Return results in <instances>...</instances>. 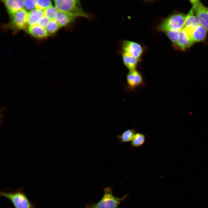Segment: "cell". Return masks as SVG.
Returning <instances> with one entry per match:
<instances>
[{"label":"cell","mask_w":208,"mask_h":208,"mask_svg":"<svg viewBox=\"0 0 208 208\" xmlns=\"http://www.w3.org/2000/svg\"><path fill=\"white\" fill-rule=\"evenodd\" d=\"M1 197L9 199L15 208H36L34 203L31 202L22 188L15 190L7 189L0 193Z\"/></svg>","instance_id":"6da1fadb"},{"label":"cell","mask_w":208,"mask_h":208,"mask_svg":"<svg viewBox=\"0 0 208 208\" xmlns=\"http://www.w3.org/2000/svg\"><path fill=\"white\" fill-rule=\"evenodd\" d=\"M55 7L58 10L73 18L83 17L88 18V15L83 9L78 0H55Z\"/></svg>","instance_id":"7a4b0ae2"},{"label":"cell","mask_w":208,"mask_h":208,"mask_svg":"<svg viewBox=\"0 0 208 208\" xmlns=\"http://www.w3.org/2000/svg\"><path fill=\"white\" fill-rule=\"evenodd\" d=\"M187 15L180 12L173 14L161 21L157 30L164 32L168 31H180L184 27Z\"/></svg>","instance_id":"3957f363"},{"label":"cell","mask_w":208,"mask_h":208,"mask_svg":"<svg viewBox=\"0 0 208 208\" xmlns=\"http://www.w3.org/2000/svg\"><path fill=\"white\" fill-rule=\"evenodd\" d=\"M103 190L104 194L101 199L96 203L88 204L86 208H118V204L127 196L126 195L120 198L115 196L109 187L104 188Z\"/></svg>","instance_id":"277c9868"},{"label":"cell","mask_w":208,"mask_h":208,"mask_svg":"<svg viewBox=\"0 0 208 208\" xmlns=\"http://www.w3.org/2000/svg\"><path fill=\"white\" fill-rule=\"evenodd\" d=\"M29 13L23 9L15 14L11 18L9 25L14 30H18L27 29Z\"/></svg>","instance_id":"5b68a950"},{"label":"cell","mask_w":208,"mask_h":208,"mask_svg":"<svg viewBox=\"0 0 208 208\" xmlns=\"http://www.w3.org/2000/svg\"><path fill=\"white\" fill-rule=\"evenodd\" d=\"M192 8L198 17L201 25L208 31V8L199 0H190Z\"/></svg>","instance_id":"8992f818"},{"label":"cell","mask_w":208,"mask_h":208,"mask_svg":"<svg viewBox=\"0 0 208 208\" xmlns=\"http://www.w3.org/2000/svg\"><path fill=\"white\" fill-rule=\"evenodd\" d=\"M123 51L133 56L138 61L140 60L143 53V49L139 43L129 40L123 41Z\"/></svg>","instance_id":"52a82bcc"},{"label":"cell","mask_w":208,"mask_h":208,"mask_svg":"<svg viewBox=\"0 0 208 208\" xmlns=\"http://www.w3.org/2000/svg\"><path fill=\"white\" fill-rule=\"evenodd\" d=\"M193 44L189 34L183 28L179 32V39L175 47L176 49L185 51Z\"/></svg>","instance_id":"ba28073f"},{"label":"cell","mask_w":208,"mask_h":208,"mask_svg":"<svg viewBox=\"0 0 208 208\" xmlns=\"http://www.w3.org/2000/svg\"><path fill=\"white\" fill-rule=\"evenodd\" d=\"M184 29L189 34L191 41L193 44L196 42L203 41L206 37L207 30L201 25L192 30H189Z\"/></svg>","instance_id":"9c48e42d"},{"label":"cell","mask_w":208,"mask_h":208,"mask_svg":"<svg viewBox=\"0 0 208 208\" xmlns=\"http://www.w3.org/2000/svg\"><path fill=\"white\" fill-rule=\"evenodd\" d=\"M2 1L4 3L11 18L17 12L23 9V0H4Z\"/></svg>","instance_id":"30bf717a"},{"label":"cell","mask_w":208,"mask_h":208,"mask_svg":"<svg viewBox=\"0 0 208 208\" xmlns=\"http://www.w3.org/2000/svg\"><path fill=\"white\" fill-rule=\"evenodd\" d=\"M27 30L30 35L39 39L46 38L49 35L46 29L38 24L29 25Z\"/></svg>","instance_id":"8fae6325"},{"label":"cell","mask_w":208,"mask_h":208,"mask_svg":"<svg viewBox=\"0 0 208 208\" xmlns=\"http://www.w3.org/2000/svg\"><path fill=\"white\" fill-rule=\"evenodd\" d=\"M127 80L128 85L132 88L140 85L143 81L142 75L135 69L130 70L127 75Z\"/></svg>","instance_id":"7c38bea8"},{"label":"cell","mask_w":208,"mask_h":208,"mask_svg":"<svg viewBox=\"0 0 208 208\" xmlns=\"http://www.w3.org/2000/svg\"><path fill=\"white\" fill-rule=\"evenodd\" d=\"M201 25L194 9L192 8L187 15L183 28L192 30Z\"/></svg>","instance_id":"4fadbf2b"},{"label":"cell","mask_w":208,"mask_h":208,"mask_svg":"<svg viewBox=\"0 0 208 208\" xmlns=\"http://www.w3.org/2000/svg\"><path fill=\"white\" fill-rule=\"evenodd\" d=\"M122 55L123 62L126 67L130 70L135 69L138 60L133 56L123 51Z\"/></svg>","instance_id":"5bb4252c"},{"label":"cell","mask_w":208,"mask_h":208,"mask_svg":"<svg viewBox=\"0 0 208 208\" xmlns=\"http://www.w3.org/2000/svg\"><path fill=\"white\" fill-rule=\"evenodd\" d=\"M74 18L64 13L58 11L55 20L60 28L67 26L73 23L74 21Z\"/></svg>","instance_id":"9a60e30c"},{"label":"cell","mask_w":208,"mask_h":208,"mask_svg":"<svg viewBox=\"0 0 208 208\" xmlns=\"http://www.w3.org/2000/svg\"><path fill=\"white\" fill-rule=\"evenodd\" d=\"M44 15V12L42 10L36 9L31 10L29 13L28 26L37 24L39 20Z\"/></svg>","instance_id":"2e32d148"},{"label":"cell","mask_w":208,"mask_h":208,"mask_svg":"<svg viewBox=\"0 0 208 208\" xmlns=\"http://www.w3.org/2000/svg\"><path fill=\"white\" fill-rule=\"evenodd\" d=\"M134 128L127 130L122 134L117 136V139L120 143L127 142L131 141L135 133Z\"/></svg>","instance_id":"e0dca14e"},{"label":"cell","mask_w":208,"mask_h":208,"mask_svg":"<svg viewBox=\"0 0 208 208\" xmlns=\"http://www.w3.org/2000/svg\"><path fill=\"white\" fill-rule=\"evenodd\" d=\"M145 135L140 133L135 134L131 141V146L132 147H138L143 145L145 141Z\"/></svg>","instance_id":"ac0fdd59"},{"label":"cell","mask_w":208,"mask_h":208,"mask_svg":"<svg viewBox=\"0 0 208 208\" xmlns=\"http://www.w3.org/2000/svg\"><path fill=\"white\" fill-rule=\"evenodd\" d=\"M46 28L49 34H52L56 32L60 27L56 20L54 19L49 21Z\"/></svg>","instance_id":"d6986e66"},{"label":"cell","mask_w":208,"mask_h":208,"mask_svg":"<svg viewBox=\"0 0 208 208\" xmlns=\"http://www.w3.org/2000/svg\"><path fill=\"white\" fill-rule=\"evenodd\" d=\"M44 15L52 20L55 19L58 11L56 7L52 6L44 10Z\"/></svg>","instance_id":"ffe728a7"},{"label":"cell","mask_w":208,"mask_h":208,"mask_svg":"<svg viewBox=\"0 0 208 208\" xmlns=\"http://www.w3.org/2000/svg\"><path fill=\"white\" fill-rule=\"evenodd\" d=\"M180 31H168L164 32L170 40L174 47L178 40Z\"/></svg>","instance_id":"44dd1931"},{"label":"cell","mask_w":208,"mask_h":208,"mask_svg":"<svg viewBox=\"0 0 208 208\" xmlns=\"http://www.w3.org/2000/svg\"><path fill=\"white\" fill-rule=\"evenodd\" d=\"M52 2L50 0H36V7L40 10H46L52 6Z\"/></svg>","instance_id":"7402d4cb"},{"label":"cell","mask_w":208,"mask_h":208,"mask_svg":"<svg viewBox=\"0 0 208 208\" xmlns=\"http://www.w3.org/2000/svg\"><path fill=\"white\" fill-rule=\"evenodd\" d=\"M36 0H23V6L26 10H30L36 7Z\"/></svg>","instance_id":"603a6c76"},{"label":"cell","mask_w":208,"mask_h":208,"mask_svg":"<svg viewBox=\"0 0 208 208\" xmlns=\"http://www.w3.org/2000/svg\"><path fill=\"white\" fill-rule=\"evenodd\" d=\"M49 21V19L47 17L44 15L39 20L37 24L45 28L46 27Z\"/></svg>","instance_id":"cb8c5ba5"}]
</instances>
